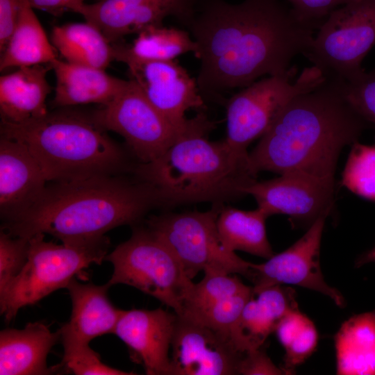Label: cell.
I'll list each match as a JSON object with an SVG mask.
<instances>
[{
    "label": "cell",
    "mask_w": 375,
    "mask_h": 375,
    "mask_svg": "<svg viewBox=\"0 0 375 375\" xmlns=\"http://www.w3.org/2000/svg\"><path fill=\"white\" fill-rule=\"evenodd\" d=\"M187 27L197 45V83L203 97L288 72L318 29L280 0H196Z\"/></svg>",
    "instance_id": "1"
},
{
    "label": "cell",
    "mask_w": 375,
    "mask_h": 375,
    "mask_svg": "<svg viewBox=\"0 0 375 375\" xmlns=\"http://www.w3.org/2000/svg\"><path fill=\"white\" fill-rule=\"evenodd\" d=\"M342 83L326 78L283 107L249 153L253 176L269 171L334 177L342 149L358 142L370 124L346 100Z\"/></svg>",
    "instance_id": "2"
},
{
    "label": "cell",
    "mask_w": 375,
    "mask_h": 375,
    "mask_svg": "<svg viewBox=\"0 0 375 375\" xmlns=\"http://www.w3.org/2000/svg\"><path fill=\"white\" fill-rule=\"evenodd\" d=\"M161 206L148 183L119 175L51 182L28 208L3 222L2 230L29 238L49 234L61 242L101 238L123 225L136 226Z\"/></svg>",
    "instance_id": "3"
},
{
    "label": "cell",
    "mask_w": 375,
    "mask_h": 375,
    "mask_svg": "<svg viewBox=\"0 0 375 375\" xmlns=\"http://www.w3.org/2000/svg\"><path fill=\"white\" fill-rule=\"evenodd\" d=\"M214 123L203 112L191 127L154 160L133 167L138 179L157 192L161 206L200 202L223 204L240 198L256 181L248 154L233 149L226 140L210 141Z\"/></svg>",
    "instance_id": "4"
},
{
    "label": "cell",
    "mask_w": 375,
    "mask_h": 375,
    "mask_svg": "<svg viewBox=\"0 0 375 375\" xmlns=\"http://www.w3.org/2000/svg\"><path fill=\"white\" fill-rule=\"evenodd\" d=\"M0 129L1 136L26 146L48 182L119 175L129 168L124 149L92 115L59 110L21 123L1 120Z\"/></svg>",
    "instance_id": "5"
},
{
    "label": "cell",
    "mask_w": 375,
    "mask_h": 375,
    "mask_svg": "<svg viewBox=\"0 0 375 375\" xmlns=\"http://www.w3.org/2000/svg\"><path fill=\"white\" fill-rule=\"evenodd\" d=\"M38 233L29 240L27 261L19 274L0 291L1 314L6 322L19 309L32 306L60 288H67L92 264L101 265L108 254L110 240L98 239L62 242L44 240Z\"/></svg>",
    "instance_id": "6"
},
{
    "label": "cell",
    "mask_w": 375,
    "mask_h": 375,
    "mask_svg": "<svg viewBox=\"0 0 375 375\" xmlns=\"http://www.w3.org/2000/svg\"><path fill=\"white\" fill-rule=\"evenodd\" d=\"M113 265L108 283L125 284L171 308L181 310L193 283L170 249L147 226H134L131 238L105 260Z\"/></svg>",
    "instance_id": "7"
},
{
    "label": "cell",
    "mask_w": 375,
    "mask_h": 375,
    "mask_svg": "<svg viewBox=\"0 0 375 375\" xmlns=\"http://www.w3.org/2000/svg\"><path fill=\"white\" fill-rule=\"evenodd\" d=\"M224 205L212 204L206 211L170 212L152 216L147 227L173 252L187 276L200 272L239 274L248 279L251 262L238 257L223 244L217 219Z\"/></svg>",
    "instance_id": "8"
},
{
    "label": "cell",
    "mask_w": 375,
    "mask_h": 375,
    "mask_svg": "<svg viewBox=\"0 0 375 375\" xmlns=\"http://www.w3.org/2000/svg\"><path fill=\"white\" fill-rule=\"evenodd\" d=\"M375 45V0H352L333 11L303 53L326 78L350 81Z\"/></svg>",
    "instance_id": "9"
},
{
    "label": "cell",
    "mask_w": 375,
    "mask_h": 375,
    "mask_svg": "<svg viewBox=\"0 0 375 375\" xmlns=\"http://www.w3.org/2000/svg\"><path fill=\"white\" fill-rule=\"evenodd\" d=\"M297 69L256 81L232 96L226 103V140L235 151L248 154V146L261 137L283 107L296 96L309 92L326 77L316 67Z\"/></svg>",
    "instance_id": "10"
},
{
    "label": "cell",
    "mask_w": 375,
    "mask_h": 375,
    "mask_svg": "<svg viewBox=\"0 0 375 375\" xmlns=\"http://www.w3.org/2000/svg\"><path fill=\"white\" fill-rule=\"evenodd\" d=\"M92 117L105 131L122 135L140 163L161 156L192 125L181 130L172 124L131 79L110 102Z\"/></svg>",
    "instance_id": "11"
},
{
    "label": "cell",
    "mask_w": 375,
    "mask_h": 375,
    "mask_svg": "<svg viewBox=\"0 0 375 375\" xmlns=\"http://www.w3.org/2000/svg\"><path fill=\"white\" fill-rule=\"evenodd\" d=\"M278 178L255 181L244 189L258 207L270 216L284 214L294 223L310 225L327 217L335 201L334 177H318L303 172H290Z\"/></svg>",
    "instance_id": "12"
},
{
    "label": "cell",
    "mask_w": 375,
    "mask_h": 375,
    "mask_svg": "<svg viewBox=\"0 0 375 375\" xmlns=\"http://www.w3.org/2000/svg\"><path fill=\"white\" fill-rule=\"evenodd\" d=\"M119 62L127 65L130 79L148 100L179 129L185 130L192 123V118L185 117L187 111L203 108V97L197 80L176 60L124 58Z\"/></svg>",
    "instance_id": "13"
},
{
    "label": "cell",
    "mask_w": 375,
    "mask_h": 375,
    "mask_svg": "<svg viewBox=\"0 0 375 375\" xmlns=\"http://www.w3.org/2000/svg\"><path fill=\"white\" fill-rule=\"evenodd\" d=\"M326 217H319L307 232L284 251L273 255L262 264H252L249 280L253 293L268 287L292 284L321 292L338 306H344L339 291L324 280L319 265V249Z\"/></svg>",
    "instance_id": "14"
},
{
    "label": "cell",
    "mask_w": 375,
    "mask_h": 375,
    "mask_svg": "<svg viewBox=\"0 0 375 375\" xmlns=\"http://www.w3.org/2000/svg\"><path fill=\"white\" fill-rule=\"evenodd\" d=\"M195 6L196 0H99L83 4L74 12L82 15L114 44L147 27L162 25L167 17H174L188 26Z\"/></svg>",
    "instance_id": "15"
},
{
    "label": "cell",
    "mask_w": 375,
    "mask_h": 375,
    "mask_svg": "<svg viewBox=\"0 0 375 375\" xmlns=\"http://www.w3.org/2000/svg\"><path fill=\"white\" fill-rule=\"evenodd\" d=\"M171 349V375L237 374L242 354L229 338L177 315Z\"/></svg>",
    "instance_id": "16"
},
{
    "label": "cell",
    "mask_w": 375,
    "mask_h": 375,
    "mask_svg": "<svg viewBox=\"0 0 375 375\" xmlns=\"http://www.w3.org/2000/svg\"><path fill=\"white\" fill-rule=\"evenodd\" d=\"M176 314L162 308L122 310L115 334L128 347L133 361L148 375H171L169 351Z\"/></svg>",
    "instance_id": "17"
},
{
    "label": "cell",
    "mask_w": 375,
    "mask_h": 375,
    "mask_svg": "<svg viewBox=\"0 0 375 375\" xmlns=\"http://www.w3.org/2000/svg\"><path fill=\"white\" fill-rule=\"evenodd\" d=\"M110 285L82 283L75 278L67 289L72 300L70 319L58 330L64 352L89 345L91 340L114 333L122 310L115 308L108 297Z\"/></svg>",
    "instance_id": "18"
},
{
    "label": "cell",
    "mask_w": 375,
    "mask_h": 375,
    "mask_svg": "<svg viewBox=\"0 0 375 375\" xmlns=\"http://www.w3.org/2000/svg\"><path fill=\"white\" fill-rule=\"evenodd\" d=\"M47 182L42 169L26 145L1 136L0 211L3 222L37 201Z\"/></svg>",
    "instance_id": "19"
},
{
    "label": "cell",
    "mask_w": 375,
    "mask_h": 375,
    "mask_svg": "<svg viewBox=\"0 0 375 375\" xmlns=\"http://www.w3.org/2000/svg\"><path fill=\"white\" fill-rule=\"evenodd\" d=\"M60 340L42 322H29L23 329L6 328L0 333L1 375H43L57 372L47 366V356Z\"/></svg>",
    "instance_id": "20"
},
{
    "label": "cell",
    "mask_w": 375,
    "mask_h": 375,
    "mask_svg": "<svg viewBox=\"0 0 375 375\" xmlns=\"http://www.w3.org/2000/svg\"><path fill=\"white\" fill-rule=\"evenodd\" d=\"M56 85L53 107L67 108L87 103L106 104L126 86L128 81L105 70L73 64L56 58L51 63Z\"/></svg>",
    "instance_id": "21"
},
{
    "label": "cell",
    "mask_w": 375,
    "mask_h": 375,
    "mask_svg": "<svg viewBox=\"0 0 375 375\" xmlns=\"http://www.w3.org/2000/svg\"><path fill=\"white\" fill-rule=\"evenodd\" d=\"M51 64L19 67L0 77L1 120L21 123L48 112L46 99L51 91L47 74Z\"/></svg>",
    "instance_id": "22"
},
{
    "label": "cell",
    "mask_w": 375,
    "mask_h": 375,
    "mask_svg": "<svg viewBox=\"0 0 375 375\" xmlns=\"http://www.w3.org/2000/svg\"><path fill=\"white\" fill-rule=\"evenodd\" d=\"M17 26L1 52L0 71L10 67L51 64L57 58L51 43L33 8L26 0H19Z\"/></svg>",
    "instance_id": "23"
},
{
    "label": "cell",
    "mask_w": 375,
    "mask_h": 375,
    "mask_svg": "<svg viewBox=\"0 0 375 375\" xmlns=\"http://www.w3.org/2000/svg\"><path fill=\"white\" fill-rule=\"evenodd\" d=\"M338 374H375V312L355 315L335 337Z\"/></svg>",
    "instance_id": "24"
},
{
    "label": "cell",
    "mask_w": 375,
    "mask_h": 375,
    "mask_svg": "<svg viewBox=\"0 0 375 375\" xmlns=\"http://www.w3.org/2000/svg\"><path fill=\"white\" fill-rule=\"evenodd\" d=\"M51 43L65 61L105 70L114 60V47L101 31L85 22L54 26Z\"/></svg>",
    "instance_id": "25"
},
{
    "label": "cell",
    "mask_w": 375,
    "mask_h": 375,
    "mask_svg": "<svg viewBox=\"0 0 375 375\" xmlns=\"http://www.w3.org/2000/svg\"><path fill=\"white\" fill-rule=\"evenodd\" d=\"M268 217L259 207L244 210L223 206L217 219V231L223 244L231 251H242L269 259L274 252L266 232Z\"/></svg>",
    "instance_id": "26"
},
{
    "label": "cell",
    "mask_w": 375,
    "mask_h": 375,
    "mask_svg": "<svg viewBox=\"0 0 375 375\" xmlns=\"http://www.w3.org/2000/svg\"><path fill=\"white\" fill-rule=\"evenodd\" d=\"M114 60L124 58L140 60L168 61L189 52L195 56L197 45L188 31L175 28L152 26L138 33L131 44H112Z\"/></svg>",
    "instance_id": "27"
},
{
    "label": "cell",
    "mask_w": 375,
    "mask_h": 375,
    "mask_svg": "<svg viewBox=\"0 0 375 375\" xmlns=\"http://www.w3.org/2000/svg\"><path fill=\"white\" fill-rule=\"evenodd\" d=\"M275 332L285 350L282 369L285 374H292L315 350L317 329L313 322L297 310L285 315L278 323Z\"/></svg>",
    "instance_id": "28"
},
{
    "label": "cell",
    "mask_w": 375,
    "mask_h": 375,
    "mask_svg": "<svg viewBox=\"0 0 375 375\" xmlns=\"http://www.w3.org/2000/svg\"><path fill=\"white\" fill-rule=\"evenodd\" d=\"M251 288L230 274L204 272L201 281L193 283L180 312L176 315L194 319L214 304Z\"/></svg>",
    "instance_id": "29"
},
{
    "label": "cell",
    "mask_w": 375,
    "mask_h": 375,
    "mask_svg": "<svg viewBox=\"0 0 375 375\" xmlns=\"http://www.w3.org/2000/svg\"><path fill=\"white\" fill-rule=\"evenodd\" d=\"M277 324L276 319L253 294L233 328L230 339L239 352L253 350L264 346Z\"/></svg>",
    "instance_id": "30"
},
{
    "label": "cell",
    "mask_w": 375,
    "mask_h": 375,
    "mask_svg": "<svg viewBox=\"0 0 375 375\" xmlns=\"http://www.w3.org/2000/svg\"><path fill=\"white\" fill-rule=\"evenodd\" d=\"M341 185L353 193L375 201V144L358 142L351 146Z\"/></svg>",
    "instance_id": "31"
},
{
    "label": "cell",
    "mask_w": 375,
    "mask_h": 375,
    "mask_svg": "<svg viewBox=\"0 0 375 375\" xmlns=\"http://www.w3.org/2000/svg\"><path fill=\"white\" fill-rule=\"evenodd\" d=\"M253 294V288L251 287L214 304L197 318L191 320L201 323L230 339L233 328L239 319L246 303Z\"/></svg>",
    "instance_id": "32"
},
{
    "label": "cell",
    "mask_w": 375,
    "mask_h": 375,
    "mask_svg": "<svg viewBox=\"0 0 375 375\" xmlns=\"http://www.w3.org/2000/svg\"><path fill=\"white\" fill-rule=\"evenodd\" d=\"M342 91L353 110L375 127V69L344 81Z\"/></svg>",
    "instance_id": "33"
},
{
    "label": "cell",
    "mask_w": 375,
    "mask_h": 375,
    "mask_svg": "<svg viewBox=\"0 0 375 375\" xmlns=\"http://www.w3.org/2000/svg\"><path fill=\"white\" fill-rule=\"evenodd\" d=\"M28 238L13 236L1 229L0 233V291L22 271L28 253Z\"/></svg>",
    "instance_id": "34"
},
{
    "label": "cell",
    "mask_w": 375,
    "mask_h": 375,
    "mask_svg": "<svg viewBox=\"0 0 375 375\" xmlns=\"http://www.w3.org/2000/svg\"><path fill=\"white\" fill-rule=\"evenodd\" d=\"M58 371L64 369L76 375H132L127 372L109 367L101 360L98 353L89 345L80 347L64 352L61 362L56 365Z\"/></svg>",
    "instance_id": "35"
},
{
    "label": "cell",
    "mask_w": 375,
    "mask_h": 375,
    "mask_svg": "<svg viewBox=\"0 0 375 375\" xmlns=\"http://www.w3.org/2000/svg\"><path fill=\"white\" fill-rule=\"evenodd\" d=\"M296 15L318 28L328 15L352 0H287Z\"/></svg>",
    "instance_id": "36"
},
{
    "label": "cell",
    "mask_w": 375,
    "mask_h": 375,
    "mask_svg": "<svg viewBox=\"0 0 375 375\" xmlns=\"http://www.w3.org/2000/svg\"><path fill=\"white\" fill-rule=\"evenodd\" d=\"M237 374L275 375L285 373L273 363L262 346L242 353L238 365Z\"/></svg>",
    "instance_id": "37"
},
{
    "label": "cell",
    "mask_w": 375,
    "mask_h": 375,
    "mask_svg": "<svg viewBox=\"0 0 375 375\" xmlns=\"http://www.w3.org/2000/svg\"><path fill=\"white\" fill-rule=\"evenodd\" d=\"M19 0H0V51L6 48L18 22Z\"/></svg>",
    "instance_id": "38"
},
{
    "label": "cell",
    "mask_w": 375,
    "mask_h": 375,
    "mask_svg": "<svg viewBox=\"0 0 375 375\" xmlns=\"http://www.w3.org/2000/svg\"><path fill=\"white\" fill-rule=\"evenodd\" d=\"M85 0H26L34 9L59 15L65 11L74 12L85 3Z\"/></svg>",
    "instance_id": "39"
},
{
    "label": "cell",
    "mask_w": 375,
    "mask_h": 375,
    "mask_svg": "<svg viewBox=\"0 0 375 375\" xmlns=\"http://www.w3.org/2000/svg\"><path fill=\"white\" fill-rule=\"evenodd\" d=\"M372 262H375V247L360 256L357 260L356 265L361 266Z\"/></svg>",
    "instance_id": "40"
}]
</instances>
